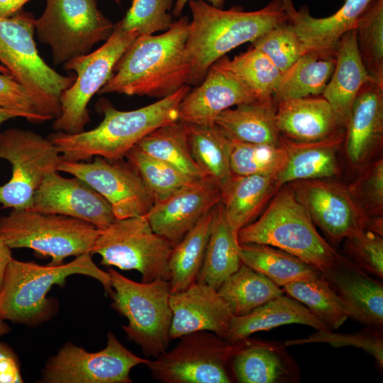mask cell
Instances as JSON below:
<instances>
[{
	"mask_svg": "<svg viewBox=\"0 0 383 383\" xmlns=\"http://www.w3.org/2000/svg\"><path fill=\"white\" fill-rule=\"evenodd\" d=\"M212 209L172 248L168 262L171 294L185 290L196 282L210 235Z\"/></svg>",
	"mask_w": 383,
	"mask_h": 383,
	"instance_id": "35",
	"label": "cell"
},
{
	"mask_svg": "<svg viewBox=\"0 0 383 383\" xmlns=\"http://www.w3.org/2000/svg\"><path fill=\"white\" fill-rule=\"evenodd\" d=\"M345 136V131L313 142H296L282 136L287 158L277 175L279 187L295 181L328 179L338 175V153Z\"/></svg>",
	"mask_w": 383,
	"mask_h": 383,
	"instance_id": "26",
	"label": "cell"
},
{
	"mask_svg": "<svg viewBox=\"0 0 383 383\" xmlns=\"http://www.w3.org/2000/svg\"><path fill=\"white\" fill-rule=\"evenodd\" d=\"M140 357L124 347L112 332L106 347L89 352L72 343L65 344L46 362L41 382L45 383H131V370L145 365Z\"/></svg>",
	"mask_w": 383,
	"mask_h": 383,
	"instance_id": "14",
	"label": "cell"
},
{
	"mask_svg": "<svg viewBox=\"0 0 383 383\" xmlns=\"http://www.w3.org/2000/svg\"><path fill=\"white\" fill-rule=\"evenodd\" d=\"M282 289L304 304L331 331L338 329L350 318L346 305L322 275L292 282Z\"/></svg>",
	"mask_w": 383,
	"mask_h": 383,
	"instance_id": "39",
	"label": "cell"
},
{
	"mask_svg": "<svg viewBox=\"0 0 383 383\" xmlns=\"http://www.w3.org/2000/svg\"><path fill=\"white\" fill-rule=\"evenodd\" d=\"M212 211L210 235L196 282L218 289L238 269L241 260L238 232L228 223L221 202Z\"/></svg>",
	"mask_w": 383,
	"mask_h": 383,
	"instance_id": "31",
	"label": "cell"
},
{
	"mask_svg": "<svg viewBox=\"0 0 383 383\" xmlns=\"http://www.w3.org/2000/svg\"><path fill=\"white\" fill-rule=\"evenodd\" d=\"M276 107L272 100L241 104L222 111L214 124L230 140L282 146L276 123Z\"/></svg>",
	"mask_w": 383,
	"mask_h": 383,
	"instance_id": "29",
	"label": "cell"
},
{
	"mask_svg": "<svg viewBox=\"0 0 383 383\" xmlns=\"http://www.w3.org/2000/svg\"><path fill=\"white\" fill-rule=\"evenodd\" d=\"M335 65V57L323 58L309 52L301 55L282 73L272 94L274 104L322 94Z\"/></svg>",
	"mask_w": 383,
	"mask_h": 383,
	"instance_id": "34",
	"label": "cell"
},
{
	"mask_svg": "<svg viewBox=\"0 0 383 383\" xmlns=\"http://www.w3.org/2000/svg\"><path fill=\"white\" fill-rule=\"evenodd\" d=\"M30 0H0V16L10 17L22 10Z\"/></svg>",
	"mask_w": 383,
	"mask_h": 383,
	"instance_id": "50",
	"label": "cell"
},
{
	"mask_svg": "<svg viewBox=\"0 0 383 383\" xmlns=\"http://www.w3.org/2000/svg\"><path fill=\"white\" fill-rule=\"evenodd\" d=\"M287 152L282 146L230 140V166L233 175H274L284 167Z\"/></svg>",
	"mask_w": 383,
	"mask_h": 383,
	"instance_id": "42",
	"label": "cell"
},
{
	"mask_svg": "<svg viewBox=\"0 0 383 383\" xmlns=\"http://www.w3.org/2000/svg\"><path fill=\"white\" fill-rule=\"evenodd\" d=\"M287 184L313 223L333 243L365 229L370 216L349 187L328 179L299 180Z\"/></svg>",
	"mask_w": 383,
	"mask_h": 383,
	"instance_id": "16",
	"label": "cell"
},
{
	"mask_svg": "<svg viewBox=\"0 0 383 383\" xmlns=\"http://www.w3.org/2000/svg\"><path fill=\"white\" fill-rule=\"evenodd\" d=\"M190 21L174 20L160 35H139L116 63L98 94L117 93L163 99L188 84L191 64L186 50Z\"/></svg>",
	"mask_w": 383,
	"mask_h": 383,
	"instance_id": "1",
	"label": "cell"
},
{
	"mask_svg": "<svg viewBox=\"0 0 383 383\" xmlns=\"http://www.w3.org/2000/svg\"><path fill=\"white\" fill-rule=\"evenodd\" d=\"M100 230L70 216L12 209L0 217V239L11 249L28 248L58 265L69 257L91 254Z\"/></svg>",
	"mask_w": 383,
	"mask_h": 383,
	"instance_id": "7",
	"label": "cell"
},
{
	"mask_svg": "<svg viewBox=\"0 0 383 383\" xmlns=\"http://www.w3.org/2000/svg\"><path fill=\"white\" fill-rule=\"evenodd\" d=\"M0 108L21 113L24 118L41 123L56 118V112L12 76L0 72Z\"/></svg>",
	"mask_w": 383,
	"mask_h": 383,
	"instance_id": "45",
	"label": "cell"
},
{
	"mask_svg": "<svg viewBox=\"0 0 383 383\" xmlns=\"http://www.w3.org/2000/svg\"><path fill=\"white\" fill-rule=\"evenodd\" d=\"M188 4L192 16L186 43L190 86L199 85L211 66L229 51L287 20L282 0H272L254 11L238 6L224 10L204 0H189Z\"/></svg>",
	"mask_w": 383,
	"mask_h": 383,
	"instance_id": "3",
	"label": "cell"
},
{
	"mask_svg": "<svg viewBox=\"0 0 383 383\" xmlns=\"http://www.w3.org/2000/svg\"><path fill=\"white\" fill-rule=\"evenodd\" d=\"M285 348L284 343L245 339L231 361L233 379L239 383L295 382L299 370Z\"/></svg>",
	"mask_w": 383,
	"mask_h": 383,
	"instance_id": "25",
	"label": "cell"
},
{
	"mask_svg": "<svg viewBox=\"0 0 383 383\" xmlns=\"http://www.w3.org/2000/svg\"><path fill=\"white\" fill-rule=\"evenodd\" d=\"M13 258L11 249L0 239V290L7 265Z\"/></svg>",
	"mask_w": 383,
	"mask_h": 383,
	"instance_id": "51",
	"label": "cell"
},
{
	"mask_svg": "<svg viewBox=\"0 0 383 383\" xmlns=\"http://www.w3.org/2000/svg\"><path fill=\"white\" fill-rule=\"evenodd\" d=\"M370 79L359 53L355 30H350L339 42L335 68L322 94L345 128L356 96Z\"/></svg>",
	"mask_w": 383,
	"mask_h": 383,
	"instance_id": "27",
	"label": "cell"
},
{
	"mask_svg": "<svg viewBox=\"0 0 383 383\" xmlns=\"http://www.w3.org/2000/svg\"><path fill=\"white\" fill-rule=\"evenodd\" d=\"M184 124L193 159L206 176L218 184L222 194L233 177L230 139L215 124Z\"/></svg>",
	"mask_w": 383,
	"mask_h": 383,
	"instance_id": "33",
	"label": "cell"
},
{
	"mask_svg": "<svg viewBox=\"0 0 383 383\" xmlns=\"http://www.w3.org/2000/svg\"><path fill=\"white\" fill-rule=\"evenodd\" d=\"M15 118H24V116L20 113L0 108V124Z\"/></svg>",
	"mask_w": 383,
	"mask_h": 383,
	"instance_id": "53",
	"label": "cell"
},
{
	"mask_svg": "<svg viewBox=\"0 0 383 383\" xmlns=\"http://www.w3.org/2000/svg\"><path fill=\"white\" fill-rule=\"evenodd\" d=\"M0 159L11 165L10 179L0 185V204L12 209H31L43 179L64 160L48 137L18 128L0 133Z\"/></svg>",
	"mask_w": 383,
	"mask_h": 383,
	"instance_id": "13",
	"label": "cell"
},
{
	"mask_svg": "<svg viewBox=\"0 0 383 383\" xmlns=\"http://www.w3.org/2000/svg\"><path fill=\"white\" fill-rule=\"evenodd\" d=\"M116 4H119L121 0H113Z\"/></svg>",
	"mask_w": 383,
	"mask_h": 383,
	"instance_id": "56",
	"label": "cell"
},
{
	"mask_svg": "<svg viewBox=\"0 0 383 383\" xmlns=\"http://www.w3.org/2000/svg\"><path fill=\"white\" fill-rule=\"evenodd\" d=\"M137 170L155 202L162 201L195 179L155 158L136 145L125 157Z\"/></svg>",
	"mask_w": 383,
	"mask_h": 383,
	"instance_id": "41",
	"label": "cell"
},
{
	"mask_svg": "<svg viewBox=\"0 0 383 383\" xmlns=\"http://www.w3.org/2000/svg\"><path fill=\"white\" fill-rule=\"evenodd\" d=\"M82 274L99 281L106 294L113 289L108 272L99 268L91 254H83L66 264L40 265L12 258L4 272L0 290V319L28 326L48 321L54 313V301L47 297L54 285L68 277Z\"/></svg>",
	"mask_w": 383,
	"mask_h": 383,
	"instance_id": "4",
	"label": "cell"
},
{
	"mask_svg": "<svg viewBox=\"0 0 383 383\" xmlns=\"http://www.w3.org/2000/svg\"><path fill=\"white\" fill-rule=\"evenodd\" d=\"M275 118L281 135L296 142L321 140L345 131L332 106L322 95L279 102L277 104Z\"/></svg>",
	"mask_w": 383,
	"mask_h": 383,
	"instance_id": "24",
	"label": "cell"
},
{
	"mask_svg": "<svg viewBox=\"0 0 383 383\" xmlns=\"http://www.w3.org/2000/svg\"><path fill=\"white\" fill-rule=\"evenodd\" d=\"M221 201L219 186L206 177L155 202L145 216L152 230L174 246Z\"/></svg>",
	"mask_w": 383,
	"mask_h": 383,
	"instance_id": "17",
	"label": "cell"
},
{
	"mask_svg": "<svg viewBox=\"0 0 383 383\" xmlns=\"http://www.w3.org/2000/svg\"><path fill=\"white\" fill-rule=\"evenodd\" d=\"M31 209L78 218L99 230L116 219L110 204L91 187L77 177H64L57 172L45 177L34 194Z\"/></svg>",
	"mask_w": 383,
	"mask_h": 383,
	"instance_id": "18",
	"label": "cell"
},
{
	"mask_svg": "<svg viewBox=\"0 0 383 383\" xmlns=\"http://www.w3.org/2000/svg\"><path fill=\"white\" fill-rule=\"evenodd\" d=\"M212 65L238 79L260 101L272 100L282 74L271 60L253 46L233 59L223 56Z\"/></svg>",
	"mask_w": 383,
	"mask_h": 383,
	"instance_id": "38",
	"label": "cell"
},
{
	"mask_svg": "<svg viewBox=\"0 0 383 383\" xmlns=\"http://www.w3.org/2000/svg\"><path fill=\"white\" fill-rule=\"evenodd\" d=\"M113 28L96 0H46L35 21V33L50 47L55 65L88 54L94 45L109 38Z\"/></svg>",
	"mask_w": 383,
	"mask_h": 383,
	"instance_id": "9",
	"label": "cell"
},
{
	"mask_svg": "<svg viewBox=\"0 0 383 383\" xmlns=\"http://www.w3.org/2000/svg\"><path fill=\"white\" fill-rule=\"evenodd\" d=\"M382 139L383 86L370 79L356 96L345 126V152L350 164L363 165Z\"/></svg>",
	"mask_w": 383,
	"mask_h": 383,
	"instance_id": "23",
	"label": "cell"
},
{
	"mask_svg": "<svg viewBox=\"0 0 383 383\" xmlns=\"http://www.w3.org/2000/svg\"><path fill=\"white\" fill-rule=\"evenodd\" d=\"M233 316H243L284 294L266 276L241 262L218 289Z\"/></svg>",
	"mask_w": 383,
	"mask_h": 383,
	"instance_id": "36",
	"label": "cell"
},
{
	"mask_svg": "<svg viewBox=\"0 0 383 383\" xmlns=\"http://www.w3.org/2000/svg\"><path fill=\"white\" fill-rule=\"evenodd\" d=\"M107 272L113 289L111 306L128 321L122 326L127 338L147 357L155 358L168 350L172 319L170 281L137 282L112 267Z\"/></svg>",
	"mask_w": 383,
	"mask_h": 383,
	"instance_id": "6",
	"label": "cell"
},
{
	"mask_svg": "<svg viewBox=\"0 0 383 383\" xmlns=\"http://www.w3.org/2000/svg\"><path fill=\"white\" fill-rule=\"evenodd\" d=\"M189 0H176L173 9H172V16L174 18H179L182 16V13ZM210 2V4L214 7L223 9L225 0H208Z\"/></svg>",
	"mask_w": 383,
	"mask_h": 383,
	"instance_id": "52",
	"label": "cell"
},
{
	"mask_svg": "<svg viewBox=\"0 0 383 383\" xmlns=\"http://www.w3.org/2000/svg\"><path fill=\"white\" fill-rule=\"evenodd\" d=\"M172 248L152 230L145 215L116 218L100 230L91 255H100L104 266L137 270L142 282L156 279L170 281L168 262Z\"/></svg>",
	"mask_w": 383,
	"mask_h": 383,
	"instance_id": "8",
	"label": "cell"
},
{
	"mask_svg": "<svg viewBox=\"0 0 383 383\" xmlns=\"http://www.w3.org/2000/svg\"><path fill=\"white\" fill-rule=\"evenodd\" d=\"M11 330L9 326L5 322L0 319V337L8 333Z\"/></svg>",
	"mask_w": 383,
	"mask_h": 383,
	"instance_id": "54",
	"label": "cell"
},
{
	"mask_svg": "<svg viewBox=\"0 0 383 383\" xmlns=\"http://www.w3.org/2000/svg\"><path fill=\"white\" fill-rule=\"evenodd\" d=\"M328 343L333 347L352 346L363 350L372 355L379 367H383L382 331L367 328L354 333H333L331 330H318L310 335L294 340H287L283 343L285 347L308 343Z\"/></svg>",
	"mask_w": 383,
	"mask_h": 383,
	"instance_id": "46",
	"label": "cell"
},
{
	"mask_svg": "<svg viewBox=\"0 0 383 383\" xmlns=\"http://www.w3.org/2000/svg\"><path fill=\"white\" fill-rule=\"evenodd\" d=\"M251 43L252 46L263 52L282 73L305 54L301 40L287 20Z\"/></svg>",
	"mask_w": 383,
	"mask_h": 383,
	"instance_id": "43",
	"label": "cell"
},
{
	"mask_svg": "<svg viewBox=\"0 0 383 383\" xmlns=\"http://www.w3.org/2000/svg\"><path fill=\"white\" fill-rule=\"evenodd\" d=\"M349 188L368 216H382L383 159L372 163Z\"/></svg>",
	"mask_w": 383,
	"mask_h": 383,
	"instance_id": "48",
	"label": "cell"
},
{
	"mask_svg": "<svg viewBox=\"0 0 383 383\" xmlns=\"http://www.w3.org/2000/svg\"><path fill=\"white\" fill-rule=\"evenodd\" d=\"M346 305L350 318L369 328H383V284L340 253L321 273Z\"/></svg>",
	"mask_w": 383,
	"mask_h": 383,
	"instance_id": "21",
	"label": "cell"
},
{
	"mask_svg": "<svg viewBox=\"0 0 383 383\" xmlns=\"http://www.w3.org/2000/svg\"><path fill=\"white\" fill-rule=\"evenodd\" d=\"M35 21L32 13L23 10L0 16V64L59 116L60 96L75 77L58 73L40 57L34 40Z\"/></svg>",
	"mask_w": 383,
	"mask_h": 383,
	"instance_id": "10",
	"label": "cell"
},
{
	"mask_svg": "<svg viewBox=\"0 0 383 383\" xmlns=\"http://www.w3.org/2000/svg\"><path fill=\"white\" fill-rule=\"evenodd\" d=\"M174 0H133L126 15L118 23L125 31L139 35L166 31L174 20L170 13Z\"/></svg>",
	"mask_w": 383,
	"mask_h": 383,
	"instance_id": "44",
	"label": "cell"
},
{
	"mask_svg": "<svg viewBox=\"0 0 383 383\" xmlns=\"http://www.w3.org/2000/svg\"><path fill=\"white\" fill-rule=\"evenodd\" d=\"M257 101L254 94L228 73L211 65L204 80L184 96L179 121L199 126L214 124L224 110Z\"/></svg>",
	"mask_w": 383,
	"mask_h": 383,
	"instance_id": "22",
	"label": "cell"
},
{
	"mask_svg": "<svg viewBox=\"0 0 383 383\" xmlns=\"http://www.w3.org/2000/svg\"><path fill=\"white\" fill-rule=\"evenodd\" d=\"M19 359L8 345L0 342V383H22Z\"/></svg>",
	"mask_w": 383,
	"mask_h": 383,
	"instance_id": "49",
	"label": "cell"
},
{
	"mask_svg": "<svg viewBox=\"0 0 383 383\" xmlns=\"http://www.w3.org/2000/svg\"><path fill=\"white\" fill-rule=\"evenodd\" d=\"M91 162L63 160L57 171L86 182L110 204L118 219L145 216L155 203L140 176L128 161L94 157Z\"/></svg>",
	"mask_w": 383,
	"mask_h": 383,
	"instance_id": "15",
	"label": "cell"
},
{
	"mask_svg": "<svg viewBox=\"0 0 383 383\" xmlns=\"http://www.w3.org/2000/svg\"><path fill=\"white\" fill-rule=\"evenodd\" d=\"M362 62L370 79L383 86V0H373L355 27Z\"/></svg>",
	"mask_w": 383,
	"mask_h": 383,
	"instance_id": "40",
	"label": "cell"
},
{
	"mask_svg": "<svg viewBox=\"0 0 383 383\" xmlns=\"http://www.w3.org/2000/svg\"><path fill=\"white\" fill-rule=\"evenodd\" d=\"M191 89L185 84L170 96L131 111L118 110L102 99L96 104L104 115L98 126L75 134L55 131L48 137L66 161H85L96 156L111 161L123 159L147 135L179 121L180 103Z\"/></svg>",
	"mask_w": 383,
	"mask_h": 383,
	"instance_id": "2",
	"label": "cell"
},
{
	"mask_svg": "<svg viewBox=\"0 0 383 383\" xmlns=\"http://www.w3.org/2000/svg\"><path fill=\"white\" fill-rule=\"evenodd\" d=\"M136 146L191 179L197 180L206 177L192 157L185 124L182 121L153 131L140 140Z\"/></svg>",
	"mask_w": 383,
	"mask_h": 383,
	"instance_id": "37",
	"label": "cell"
},
{
	"mask_svg": "<svg viewBox=\"0 0 383 383\" xmlns=\"http://www.w3.org/2000/svg\"><path fill=\"white\" fill-rule=\"evenodd\" d=\"M138 36L136 31L122 30L118 21L101 47L63 65L65 70L74 72L76 77L60 96V114L52 124L55 131L75 134L84 131L90 121L87 108L90 100L111 77L116 63Z\"/></svg>",
	"mask_w": 383,
	"mask_h": 383,
	"instance_id": "11",
	"label": "cell"
},
{
	"mask_svg": "<svg viewBox=\"0 0 383 383\" xmlns=\"http://www.w3.org/2000/svg\"><path fill=\"white\" fill-rule=\"evenodd\" d=\"M172 319L170 335L178 339L196 331H209L224 339L233 314L218 289L196 282L187 289L171 294Z\"/></svg>",
	"mask_w": 383,
	"mask_h": 383,
	"instance_id": "20",
	"label": "cell"
},
{
	"mask_svg": "<svg viewBox=\"0 0 383 383\" xmlns=\"http://www.w3.org/2000/svg\"><path fill=\"white\" fill-rule=\"evenodd\" d=\"M0 72L3 73L4 74H6V75H11V76L9 71L5 67L1 65V64H0Z\"/></svg>",
	"mask_w": 383,
	"mask_h": 383,
	"instance_id": "55",
	"label": "cell"
},
{
	"mask_svg": "<svg viewBox=\"0 0 383 383\" xmlns=\"http://www.w3.org/2000/svg\"><path fill=\"white\" fill-rule=\"evenodd\" d=\"M373 0H345L333 14L323 18L311 15L309 8L296 9L292 0H282L288 22L301 40L305 53L335 57L342 37L355 30L362 13Z\"/></svg>",
	"mask_w": 383,
	"mask_h": 383,
	"instance_id": "19",
	"label": "cell"
},
{
	"mask_svg": "<svg viewBox=\"0 0 383 383\" xmlns=\"http://www.w3.org/2000/svg\"><path fill=\"white\" fill-rule=\"evenodd\" d=\"M277 174L235 176L221 194L225 216L237 232L254 221L279 189Z\"/></svg>",
	"mask_w": 383,
	"mask_h": 383,
	"instance_id": "30",
	"label": "cell"
},
{
	"mask_svg": "<svg viewBox=\"0 0 383 383\" xmlns=\"http://www.w3.org/2000/svg\"><path fill=\"white\" fill-rule=\"evenodd\" d=\"M241 262L266 276L277 286L312 279L321 273L299 257L263 244L240 243Z\"/></svg>",
	"mask_w": 383,
	"mask_h": 383,
	"instance_id": "32",
	"label": "cell"
},
{
	"mask_svg": "<svg viewBox=\"0 0 383 383\" xmlns=\"http://www.w3.org/2000/svg\"><path fill=\"white\" fill-rule=\"evenodd\" d=\"M293 323L306 325L317 331L329 330L304 304L282 294L245 315L233 316L224 340L235 343L256 332Z\"/></svg>",
	"mask_w": 383,
	"mask_h": 383,
	"instance_id": "28",
	"label": "cell"
},
{
	"mask_svg": "<svg viewBox=\"0 0 383 383\" xmlns=\"http://www.w3.org/2000/svg\"><path fill=\"white\" fill-rule=\"evenodd\" d=\"M176 345L145 365L162 383H230L231 361L244 340L230 343L209 331L179 338Z\"/></svg>",
	"mask_w": 383,
	"mask_h": 383,
	"instance_id": "12",
	"label": "cell"
},
{
	"mask_svg": "<svg viewBox=\"0 0 383 383\" xmlns=\"http://www.w3.org/2000/svg\"><path fill=\"white\" fill-rule=\"evenodd\" d=\"M286 185L276 192L258 219L238 231V241L283 250L322 273L339 252L318 232L308 212Z\"/></svg>",
	"mask_w": 383,
	"mask_h": 383,
	"instance_id": "5",
	"label": "cell"
},
{
	"mask_svg": "<svg viewBox=\"0 0 383 383\" xmlns=\"http://www.w3.org/2000/svg\"><path fill=\"white\" fill-rule=\"evenodd\" d=\"M347 257L372 277H383V238L371 231L362 229L344 240Z\"/></svg>",
	"mask_w": 383,
	"mask_h": 383,
	"instance_id": "47",
	"label": "cell"
}]
</instances>
